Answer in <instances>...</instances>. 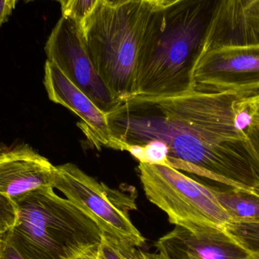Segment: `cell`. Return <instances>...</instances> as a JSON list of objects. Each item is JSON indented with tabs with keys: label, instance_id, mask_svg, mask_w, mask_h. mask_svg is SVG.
<instances>
[{
	"label": "cell",
	"instance_id": "6da1fadb",
	"mask_svg": "<svg viewBox=\"0 0 259 259\" xmlns=\"http://www.w3.org/2000/svg\"><path fill=\"white\" fill-rule=\"evenodd\" d=\"M225 0H178L154 7L140 41L134 98H168L194 90L193 74Z\"/></svg>",
	"mask_w": 259,
	"mask_h": 259
},
{
	"label": "cell",
	"instance_id": "7a4b0ae2",
	"mask_svg": "<svg viewBox=\"0 0 259 259\" xmlns=\"http://www.w3.org/2000/svg\"><path fill=\"white\" fill-rule=\"evenodd\" d=\"M112 134L127 144L150 140L169 148L167 166L259 196V162L251 150L214 144L170 119L150 103L133 98L108 115Z\"/></svg>",
	"mask_w": 259,
	"mask_h": 259
},
{
	"label": "cell",
	"instance_id": "3957f363",
	"mask_svg": "<svg viewBox=\"0 0 259 259\" xmlns=\"http://www.w3.org/2000/svg\"><path fill=\"white\" fill-rule=\"evenodd\" d=\"M13 202L16 222L6 234L24 259H74L101 243L98 225L53 187L32 190Z\"/></svg>",
	"mask_w": 259,
	"mask_h": 259
},
{
	"label": "cell",
	"instance_id": "277c9868",
	"mask_svg": "<svg viewBox=\"0 0 259 259\" xmlns=\"http://www.w3.org/2000/svg\"><path fill=\"white\" fill-rule=\"evenodd\" d=\"M154 7L146 0L118 7L99 2L82 22L90 59L112 97L121 104L135 96L140 41Z\"/></svg>",
	"mask_w": 259,
	"mask_h": 259
},
{
	"label": "cell",
	"instance_id": "5b68a950",
	"mask_svg": "<svg viewBox=\"0 0 259 259\" xmlns=\"http://www.w3.org/2000/svg\"><path fill=\"white\" fill-rule=\"evenodd\" d=\"M140 181L147 199L175 226L225 228L231 222L207 184L169 166L140 163Z\"/></svg>",
	"mask_w": 259,
	"mask_h": 259
},
{
	"label": "cell",
	"instance_id": "8992f818",
	"mask_svg": "<svg viewBox=\"0 0 259 259\" xmlns=\"http://www.w3.org/2000/svg\"><path fill=\"white\" fill-rule=\"evenodd\" d=\"M53 188L62 192L105 234L137 247L146 244L130 218V212L137 209L135 193L111 189L73 163L56 166Z\"/></svg>",
	"mask_w": 259,
	"mask_h": 259
},
{
	"label": "cell",
	"instance_id": "52a82bcc",
	"mask_svg": "<svg viewBox=\"0 0 259 259\" xmlns=\"http://www.w3.org/2000/svg\"><path fill=\"white\" fill-rule=\"evenodd\" d=\"M45 53L47 60L57 66L108 115L121 106L112 97L90 59L81 22L62 15L47 39Z\"/></svg>",
	"mask_w": 259,
	"mask_h": 259
},
{
	"label": "cell",
	"instance_id": "ba28073f",
	"mask_svg": "<svg viewBox=\"0 0 259 259\" xmlns=\"http://www.w3.org/2000/svg\"><path fill=\"white\" fill-rule=\"evenodd\" d=\"M194 90L259 95V44L227 46L202 54L195 68Z\"/></svg>",
	"mask_w": 259,
	"mask_h": 259
},
{
	"label": "cell",
	"instance_id": "9c48e42d",
	"mask_svg": "<svg viewBox=\"0 0 259 259\" xmlns=\"http://www.w3.org/2000/svg\"><path fill=\"white\" fill-rule=\"evenodd\" d=\"M44 84L52 102L67 108L80 118L79 127L94 147L125 151L126 143L112 134L107 114L48 60L44 66Z\"/></svg>",
	"mask_w": 259,
	"mask_h": 259
},
{
	"label": "cell",
	"instance_id": "30bf717a",
	"mask_svg": "<svg viewBox=\"0 0 259 259\" xmlns=\"http://www.w3.org/2000/svg\"><path fill=\"white\" fill-rule=\"evenodd\" d=\"M56 168L27 143L0 145V193L13 201L32 190L53 187Z\"/></svg>",
	"mask_w": 259,
	"mask_h": 259
},
{
	"label": "cell",
	"instance_id": "8fae6325",
	"mask_svg": "<svg viewBox=\"0 0 259 259\" xmlns=\"http://www.w3.org/2000/svg\"><path fill=\"white\" fill-rule=\"evenodd\" d=\"M158 241L197 259H246L251 254L225 228L175 226Z\"/></svg>",
	"mask_w": 259,
	"mask_h": 259
},
{
	"label": "cell",
	"instance_id": "7c38bea8",
	"mask_svg": "<svg viewBox=\"0 0 259 259\" xmlns=\"http://www.w3.org/2000/svg\"><path fill=\"white\" fill-rule=\"evenodd\" d=\"M253 44H259V0H225L205 52L227 46Z\"/></svg>",
	"mask_w": 259,
	"mask_h": 259
},
{
	"label": "cell",
	"instance_id": "4fadbf2b",
	"mask_svg": "<svg viewBox=\"0 0 259 259\" xmlns=\"http://www.w3.org/2000/svg\"><path fill=\"white\" fill-rule=\"evenodd\" d=\"M231 222L259 225V196L228 186L208 185Z\"/></svg>",
	"mask_w": 259,
	"mask_h": 259
},
{
	"label": "cell",
	"instance_id": "5bb4252c",
	"mask_svg": "<svg viewBox=\"0 0 259 259\" xmlns=\"http://www.w3.org/2000/svg\"><path fill=\"white\" fill-rule=\"evenodd\" d=\"M100 259H169L160 250L149 253L128 243L103 233L100 244Z\"/></svg>",
	"mask_w": 259,
	"mask_h": 259
},
{
	"label": "cell",
	"instance_id": "9a60e30c",
	"mask_svg": "<svg viewBox=\"0 0 259 259\" xmlns=\"http://www.w3.org/2000/svg\"><path fill=\"white\" fill-rule=\"evenodd\" d=\"M225 229L244 245L251 252L259 251V225L258 224L230 222Z\"/></svg>",
	"mask_w": 259,
	"mask_h": 259
},
{
	"label": "cell",
	"instance_id": "2e32d148",
	"mask_svg": "<svg viewBox=\"0 0 259 259\" xmlns=\"http://www.w3.org/2000/svg\"><path fill=\"white\" fill-rule=\"evenodd\" d=\"M143 162L151 164L167 166L169 148L164 142L150 140L143 144Z\"/></svg>",
	"mask_w": 259,
	"mask_h": 259
},
{
	"label": "cell",
	"instance_id": "e0dca14e",
	"mask_svg": "<svg viewBox=\"0 0 259 259\" xmlns=\"http://www.w3.org/2000/svg\"><path fill=\"white\" fill-rule=\"evenodd\" d=\"M17 219L16 206L13 201L0 193V233L9 231Z\"/></svg>",
	"mask_w": 259,
	"mask_h": 259
},
{
	"label": "cell",
	"instance_id": "ac0fdd59",
	"mask_svg": "<svg viewBox=\"0 0 259 259\" xmlns=\"http://www.w3.org/2000/svg\"><path fill=\"white\" fill-rule=\"evenodd\" d=\"M99 0H70L67 7L62 11V15H66L80 22L94 10Z\"/></svg>",
	"mask_w": 259,
	"mask_h": 259
},
{
	"label": "cell",
	"instance_id": "d6986e66",
	"mask_svg": "<svg viewBox=\"0 0 259 259\" xmlns=\"http://www.w3.org/2000/svg\"><path fill=\"white\" fill-rule=\"evenodd\" d=\"M244 130L248 146L259 162V128L249 121Z\"/></svg>",
	"mask_w": 259,
	"mask_h": 259
},
{
	"label": "cell",
	"instance_id": "ffe728a7",
	"mask_svg": "<svg viewBox=\"0 0 259 259\" xmlns=\"http://www.w3.org/2000/svg\"><path fill=\"white\" fill-rule=\"evenodd\" d=\"M0 259H24L12 246L6 233H0Z\"/></svg>",
	"mask_w": 259,
	"mask_h": 259
},
{
	"label": "cell",
	"instance_id": "44dd1931",
	"mask_svg": "<svg viewBox=\"0 0 259 259\" xmlns=\"http://www.w3.org/2000/svg\"><path fill=\"white\" fill-rule=\"evenodd\" d=\"M246 111L249 121L259 128V95L252 96L246 100Z\"/></svg>",
	"mask_w": 259,
	"mask_h": 259
},
{
	"label": "cell",
	"instance_id": "7402d4cb",
	"mask_svg": "<svg viewBox=\"0 0 259 259\" xmlns=\"http://www.w3.org/2000/svg\"><path fill=\"white\" fill-rule=\"evenodd\" d=\"M157 250L164 252L169 259H197L192 255H188L182 251L178 250L171 246H167L164 243L157 241L155 244Z\"/></svg>",
	"mask_w": 259,
	"mask_h": 259
},
{
	"label": "cell",
	"instance_id": "603a6c76",
	"mask_svg": "<svg viewBox=\"0 0 259 259\" xmlns=\"http://www.w3.org/2000/svg\"><path fill=\"white\" fill-rule=\"evenodd\" d=\"M18 0H0V27L8 21Z\"/></svg>",
	"mask_w": 259,
	"mask_h": 259
},
{
	"label": "cell",
	"instance_id": "cb8c5ba5",
	"mask_svg": "<svg viewBox=\"0 0 259 259\" xmlns=\"http://www.w3.org/2000/svg\"><path fill=\"white\" fill-rule=\"evenodd\" d=\"M74 259H100V245L88 249Z\"/></svg>",
	"mask_w": 259,
	"mask_h": 259
},
{
	"label": "cell",
	"instance_id": "d4e9b609",
	"mask_svg": "<svg viewBox=\"0 0 259 259\" xmlns=\"http://www.w3.org/2000/svg\"><path fill=\"white\" fill-rule=\"evenodd\" d=\"M134 1H139V0H99L100 3L111 7H118Z\"/></svg>",
	"mask_w": 259,
	"mask_h": 259
},
{
	"label": "cell",
	"instance_id": "484cf974",
	"mask_svg": "<svg viewBox=\"0 0 259 259\" xmlns=\"http://www.w3.org/2000/svg\"><path fill=\"white\" fill-rule=\"evenodd\" d=\"M153 5L155 7H164L169 6L178 0H146Z\"/></svg>",
	"mask_w": 259,
	"mask_h": 259
},
{
	"label": "cell",
	"instance_id": "4316f807",
	"mask_svg": "<svg viewBox=\"0 0 259 259\" xmlns=\"http://www.w3.org/2000/svg\"><path fill=\"white\" fill-rule=\"evenodd\" d=\"M31 1H33V0H25L26 3H29V2ZM55 1L58 2V3L61 5V7H62V11L67 7L68 3H69L70 0H55Z\"/></svg>",
	"mask_w": 259,
	"mask_h": 259
},
{
	"label": "cell",
	"instance_id": "83f0119b",
	"mask_svg": "<svg viewBox=\"0 0 259 259\" xmlns=\"http://www.w3.org/2000/svg\"><path fill=\"white\" fill-rule=\"evenodd\" d=\"M246 259H259V251L251 252L250 255Z\"/></svg>",
	"mask_w": 259,
	"mask_h": 259
}]
</instances>
